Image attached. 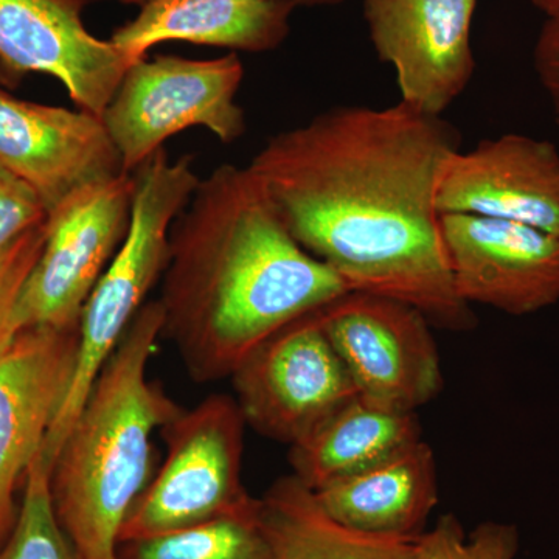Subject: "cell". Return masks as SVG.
I'll return each instance as SVG.
<instances>
[{
	"instance_id": "obj_10",
	"label": "cell",
	"mask_w": 559,
	"mask_h": 559,
	"mask_svg": "<svg viewBox=\"0 0 559 559\" xmlns=\"http://www.w3.org/2000/svg\"><path fill=\"white\" fill-rule=\"evenodd\" d=\"M87 0H0V83L60 81L76 108L102 117L134 62L87 31Z\"/></svg>"
},
{
	"instance_id": "obj_9",
	"label": "cell",
	"mask_w": 559,
	"mask_h": 559,
	"mask_svg": "<svg viewBox=\"0 0 559 559\" xmlns=\"http://www.w3.org/2000/svg\"><path fill=\"white\" fill-rule=\"evenodd\" d=\"M229 380L246 425L289 447L358 396L318 311L263 342Z\"/></svg>"
},
{
	"instance_id": "obj_3",
	"label": "cell",
	"mask_w": 559,
	"mask_h": 559,
	"mask_svg": "<svg viewBox=\"0 0 559 559\" xmlns=\"http://www.w3.org/2000/svg\"><path fill=\"white\" fill-rule=\"evenodd\" d=\"M151 300L92 385L50 466L55 514L80 559H120V533L153 476V437L182 407L148 378L162 337Z\"/></svg>"
},
{
	"instance_id": "obj_15",
	"label": "cell",
	"mask_w": 559,
	"mask_h": 559,
	"mask_svg": "<svg viewBox=\"0 0 559 559\" xmlns=\"http://www.w3.org/2000/svg\"><path fill=\"white\" fill-rule=\"evenodd\" d=\"M437 212L513 221L559 235V151L549 140L503 134L452 154Z\"/></svg>"
},
{
	"instance_id": "obj_25",
	"label": "cell",
	"mask_w": 559,
	"mask_h": 559,
	"mask_svg": "<svg viewBox=\"0 0 559 559\" xmlns=\"http://www.w3.org/2000/svg\"><path fill=\"white\" fill-rule=\"evenodd\" d=\"M536 75L554 108L559 127V14L547 17L533 51Z\"/></svg>"
},
{
	"instance_id": "obj_8",
	"label": "cell",
	"mask_w": 559,
	"mask_h": 559,
	"mask_svg": "<svg viewBox=\"0 0 559 559\" xmlns=\"http://www.w3.org/2000/svg\"><path fill=\"white\" fill-rule=\"evenodd\" d=\"M360 399L417 412L443 389L439 345L428 318L404 301L347 293L318 311Z\"/></svg>"
},
{
	"instance_id": "obj_20",
	"label": "cell",
	"mask_w": 559,
	"mask_h": 559,
	"mask_svg": "<svg viewBox=\"0 0 559 559\" xmlns=\"http://www.w3.org/2000/svg\"><path fill=\"white\" fill-rule=\"evenodd\" d=\"M120 559H271L259 498L248 510L153 538L128 540Z\"/></svg>"
},
{
	"instance_id": "obj_26",
	"label": "cell",
	"mask_w": 559,
	"mask_h": 559,
	"mask_svg": "<svg viewBox=\"0 0 559 559\" xmlns=\"http://www.w3.org/2000/svg\"><path fill=\"white\" fill-rule=\"evenodd\" d=\"M536 9L543 11L547 17L558 16L559 14V0H532Z\"/></svg>"
},
{
	"instance_id": "obj_11",
	"label": "cell",
	"mask_w": 559,
	"mask_h": 559,
	"mask_svg": "<svg viewBox=\"0 0 559 559\" xmlns=\"http://www.w3.org/2000/svg\"><path fill=\"white\" fill-rule=\"evenodd\" d=\"M477 0H364L370 39L396 73L401 100L441 117L468 87Z\"/></svg>"
},
{
	"instance_id": "obj_14",
	"label": "cell",
	"mask_w": 559,
	"mask_h": 559,
	"mask_svg": "<svg viewBox=\"0 0 559 559\" xmlns=\"http://www.w3.org/2000/svg\"><path fill=\"white\" fill-rule=\"evenodd\" d=\"M0 165L39 194L47 215L84 187L124 173L102 117L22 100L2 86Z\"/></svg>"
},
{
	"instance_id": "obj_19",
	"label": "cell",
	"mask_w": 559,
	"mask_h": 559,
	"mask_svg": "<svg viewBox=\"0 0 559 559\" xmlns=\"http://www.w3.org/2000/svg\"><path fill=\"white\" fill-rule=\"evenodd\" d=\"M421 439L417 412L384 409L358 395L290 447L289 463L297 479L319 489Z\"/></svg>"
},
{
	"instance_id": "obj_13",
	"label": "cell",
	"mask_w": 559,
	"mask_h": 559,
	"mask_svg": "<svg viewBox=\"0 0 559 559\" xmlns=\"http://www.w3.org/2000/svg\"><path fill=\"white\" fill-rule=\"evenodd\" d=\"M79 325L21 331L0 355V546L16 522L17 492L68 393Z\"/></svg>"
},
{
	"instance_id": "obj_4",
	"label": "cell",
	"mask_w": 559,
	"mask_h": 559,
	"mask_svg": "<svg viewBox=\"0 0 559 559\" xmlns=\"http://www.w3.org/2000/svg\"><path fill=\"white\" fill-rule=\"evenodd\" d=\"M132 179L134 194L127 237L81 311L75 370L44 441V455L50 466L103 367L167 270L173 224L201 182L191 156L171 160L165 148L132 173Z\"/></svg>"
},
{
	"instance_id": "obj_23",
	"label": "cell",
	"mask_w": 559,
	"mask_h": 559,
	"mask_svg": "<svg viewBox=\"0 0 559 559\" xmlns=\"http://www.w3.org/2000/svg\"><path fill=\"white\" fill-rule=\"evenodd\" d=\"M46 223L22 235L9 248L0 250V355L17 336L14 330V312L22 288L43 252Z\"/></svg>"
},
{
	"instance_id": "obj_18",
	"label": "cell",
	"mask_w": 559,
	"mask_h": 559,
	"mask_svg": "<svg viewBox=\"0 0 559 559\" xmlns=\"http://www.w3.org/2000/svg\"><path fill=\"white\" fill-rule=\"evenodd\" d=\"M271 559H417V538L374 535L334 520L294 474L259 498Z\"/></svg>"
},
{
	"instance_id": "obj_2",
	"label": "cell",
	"mask_w": 559,
	"mask_h": 559,
	"mask_svg": "<svg viewBox=\"0 0 559 559\" xmlns=\"http://www.w3.org/2000/svg\"><path fill=\"white\" fill-rule=\"evenodd\" d=\"M162 336L194 382L229 380L253 349L349 293L299 245L249 167L201 179L176 218L162 275Z\"/></svg>"
},
{
	"instance_id": "obj_6",
	"label": "cell",
	"mask_w": 559,
	"mask_h": 559,
	"mask_svg": "<svg viewBox=\"0 0 559 559\" xmlns=\"http://www.w3.org/2000/svg\"><path fill=\"white\" fill-rule=\"evenodd\" d=\"M242 80L235 51L215 60L157 55L134 62L102 116L123 171L132 175L189 128H205L223 143L241 139L248 130L237 103Z\"/></svg>"
},
{
	"instance_id": "obj_22",
	"label": "cell",
	"mask_w": 559,
	"mask_h": 559,
	"mask_svg": "<svg viewBox=\"0 0 559 559\" xmlns=\"http://www.w3.org/2000/svg\"><path fill=\"white\" fill-rule=\"evenodd\" d=\"M518 551L516 525L487 521L466 533L454 514H443L417 538V559H514Z\"/></svg>"
},
{
	"instance_id": "obj_21",
	"label": "cell",
	"mask_w": 559,
	"mask_h": 559,
	"mask_svg": "<svg viewBox=\"0 0 559 559\" xmlns=\"http://www.w3.org/2000/svg\"><path fill=\"white\" fill-rule=\"evenodd\" d=\"M0 559H80L55 514L50 465L43 450L25 476L16 522L0 546Z\"/></svg>"
},
{
	"instance_id": "obj_27",
	"label": "cell",
	"mask_w": 559,
	"mask_h": 559,
	"mask_svg": "<svg viewBox=\"0 0 559 559\" xmlns=\"http://www.w3.org/2000/svg\"><path fill=\"white\" fill-rule=\"evenodd\" d=\"M297 5L304 7H318V5H337V3L344 2V0H293Z\"/></svg>"
},
{
	"instance_id": "obj_17",
	"label": "cell",
	"mask_w": 559,
	"mask_h": 559,
	"mask_svg": "<svg viewBox=\"0 0 559 559\" xmlns=\"http://www.w3.org/2000/svg\"><path fill=\"white\" fill-rule=\"evenodd\" d=\"M334 520L374 535L418 538L439 503V473L425 440L353 476L312 489Z\"/></svg>"
},
{
	"instance_id": "obj_7",
	"label": "cell",
	"mask_w": 559,
	"mask_h": 559,
	"mask_svg": "<svg viewBox=\"0 0 559 559\" xmlns=\"http://www.w3.org/2000/svg\"><path fill=\"white\" fill-rule=\"evenodd\" d=\"M134 179L128 173L84 187L47 215L46 242L22 288L14 330L68 329L130 227Z\"/></svg>"
},
{
	"instance_id": "obj_16",
	"label": "cell",
	"mask_w": 559,
	"mask_h": 559,
	"mask_svg": "<svg viewBox=\"0 0 559 559\" xmlns=\"http://www.w3.org/2000/svg\"><path fill=\"white\" fill-rule=\"evenodd\" d=\"M110 43L132 62L165 40L263 53L289 35L293 0H146Z\"/></svg>"
},
{
	"instance_id": "obj_12",
	"label": "cell",
	"mask_w": 559,
	"mask_h": 559,
	"mask_svg": "<svg viewBox=\"0 0 559 559\" xmlns=\"http://www.w3.org/2000/svg\"><path fill=\"white\" fill-rule=\"evenodd\" d=\"M455 290L466 304L527 316L559 301V235L513 221L440 213Z\"/></svg>"
},
{
	"instance_id": "obj_24",
	"label": "cell",
	"mask_w": 559,
	"mask_h": 559,
	"mask_svg": "<svg viewBox=\"0 0 559 559\" xmlns=\"http://www.w3.org/2000/svg\"><path fill=\"white\" fill-rule=\"evenodd\" d=\"M47 221L39 194L0 165V250Z\"/></svg>"
},
{
	"instance_id": "obj_1",
	"label": "cell",
	"mask_w": 559,
	"mask_h": 559,
	"mask_svg": "<svg viewBox=\"0 0 559 559\" xmlns=\"http://www.w3.org/2000/svg\"><path fill=\"white\" fill-rule=\"evenodd\" d=\"M460 134L404 102L336 106L271 135L248 167L293 237L349 293L409 304L432 325L477 323L460 299L437 212V191Z\"/></svg>"
},
{
	"instance_id": "obj_5",
	"label": "cell",
	"mask_w": 559,
	"mask_h": 559,
	"mask_svg": "<svg viewBox=\"0 0 559 559\" xmlns=\"http://www.w3.org/2000/svg\"><path fill=\"white\" fill-rule=\"evenodd\" d=\"M245 417L234 396L212 393L162 428L164 463L135 500L120 544L153 538L248 510L242 484Z\"/></svg>"
},
{
	"instance_id": "obj_28",
	"label": "cell",
	"mask_w": 559,
	"mask_h": 559,
	"mask_svg": "<svg viewBox=\"0 0 559 559\" xmlns=\"http://www.w3.org/2000/svg\"><path fill=\"white\" fill-rule=\"evenodd\" d=\"M120 3H127V5H142L146 0H117Z\"/></svg>"
}]
</instances>
